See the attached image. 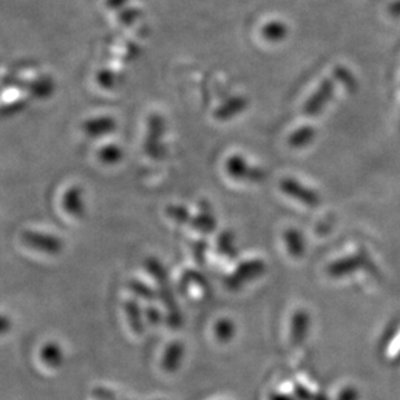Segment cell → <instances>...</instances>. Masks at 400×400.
<instances>
[{"instance_id":"cell-1","label":"cell","mask_w":400,"mask_h":400,"mask_svg":"<svg viewBox=\"0 0 400 400\" xmlns=\"http://www.w3.org/2000/svg\"><path fill=\"white\" fill-rule=\"evenodd\" d=\"M146 267H147L148 272L155 277V280L158 284V288H159L158 294L161 297V301L167 307L166 319L168 325L173 328L179 327L182 324V315L174 299V294L170 286L166 268L156 258H148L146 261Z\"/></svg>"},{"instance_id":"cell-2","label":"cell","mask_w":400,"mask_h":400,"mask_svg":"<svg viewBox=\"0 0 400 400\" xmlns=\"http://www.w3.org/2000/svg\"><path fill=\"white\" fill-rule=\"evenodd\" d=\"M166 132V122L165 119L153 114L148 119L147 137L144 140V150L148 156L153 159H162L166 155L165 146L162 144V139Z\"/></svg>"},{"instance_id":"cell-3","label":"cell","mask_w":400,"mask_h":400,"mask_svg":"<svg viewBox=\"0 0 400 400\" xmlns=\"http://www.w3.org/2000/svg\"><path fill=\"white\" fill-rule=\"evenodd\" d=\"M264 271V264L262 261H245L236 267L234 272L228 275L225 279V288L228 290H238L245 284L252 281L256 276Z\"/></svg>"},{"instance_id":"cell-4","label":"cell","mask_w":400,"mask_h":400,"mask_svg":"<svg viewBox=\"0 0 400 400\" xmlns=\"http://www.w3.org/2000/svg\"><path fill=\"white\" fill-rule=\"evenodd\" d=\"M21 240L31 249L49 255H56L62 250V241L55 234L28 229L22 232Z\"/></svg>"},{"instance_id":"cell-5","label":"cell","mask_w":400,"mask_h":400,"mask_svg":"<svg viewBox=\"0 0 400 400\" xmlns=\"http://www.w3.org/2000/svg\"><path fill=\"white\" fill-rule=\"evenodd\" d=\"M225 173L234 180H249V182H262L266 174L261 168L250 166L244 157L234 155L225 159Z\"/></svg>"},{"instance_id":"cell-6","label":"cell","mask_w":400,"mask_h":400,"mask_svg":"<svg viewBox=\"0 0 400 400\" xmlns=\"http://www.w3.org/2000/svg\"><path fill=\"white\" fill-rule=\"evenodd\" d=\"M333 94H334V82L332 79H325L313 96L307 100L306 105L303 107L304 116L307 117L319 116L324 107L328 104V101L333 98Z\"/></svg>"},{"instance_id":"cell-7","label":"cell","mask_w":400,"mask_h":400,"mask_svg":"<svg viewBox=\"0 0 400 400\" xmlns=\"http://www.w3.org/2000/svg\"><path fill=\"white\" fill-rule=\"evenodd\" d=\"M117 128V121L110 116H98L86 119L82 123L83 132L89 137L98 139L107 137Z\"/></svg>"},{"instance_id":"cell-8","label":"cell","mask_w":400,"mask_h":400,"mask_svg":"<svg viewBox=\"0 0 400 400\" xmlns=\"http://www.w3.org/2000/svg\"><path fill=\"white\" fill-rule=\"evenodd\" d=\"M280 186H281L284 193L293 197L306 205L315 206L319 204V197L313 191L303 186L301 183H298L292 177L283 179V182L280 183Z\"/></svg>"},{"instance_id":"cell-9","label":"cell","mask_w":400,"mask_h":400,"mask_svg":"<svg viewBox=\"0 0 400 400\" xmlns=\"http://www.w3.org/2000/svg\"><path fill=\"white\" fill-rule=\"evenodd\" d=\"M247 107H249V101L245 96H241V95L232 96V98H227L225 103H222L215 109L214 118L220 122H225V121H229L240 116Z\"/></svg>"},{"instance_id":"cell-10","label":"cell","mask_w":400,"mask_h":400,"mask_svg":"<svg viewBox=\"0 0 400 400\" xmlns=\"http://www.w3.org/2000/svg\"><path fill=\"white\" fill-rule=\"evenodd\" d=\"M192 228L202 234H213L216 228V219L211 206L206 201H201L198 214L192 216L191 220Z\"/></svg>"},{"instance_id":"cell-11","label":"cell","mask_w":400,"mask_h":400,"mask_svg":"<svg viewBox=\"0 0 400 400\" xmlns=\"http://www.w3.org/2000/svg\"><path fill=\"white\" fill-rule=\"evenodd\" d=\"M62 207L69 215L74 218H82L86 211L83 191L78 186H73L65 191L62 195Z\"/></svg>"},{"instance_id":"cell-12","label":"cell","mask_w":400,"mask_h":400,"mask_svg":"<svg viewBox=\"0 0 400 400\" xmlns=\"http://www.w3.org/2000/svg\"><path fill=\"white\" fill-rule=\"evenodd\" d=\"M184 354H186V349L182 342L176 341L170 343L164 352L162 361H161L164 371L168 372V373L177 371L182 365Z\"/></svg>"},{"instance_id":"cell-13","label":"cell","mask_w":400,"mask_h":400,"mask_svg":"<svg viewBox=\"0 0 400 400\" xmlns=\"http://www.w3.org/2000/svg\"><path fill=\"white\" fill-rule=\"evenodd\" d=\"M125 313H126L127 320L135 334H141L144 332V311L140 307V304L137 299H130L123 304Z\"/></svg>"},{"instance_id":"cell-14","label":"cell","mask_w":400,"mask_h":400,"mask_svg":"<svg viewBox=\"0 0 400 400\" xmlns=\"http://www.w3.org/2000/svg\"><path fill=\"white\" fill-rule=\"evenodd\" d=\"M40 359L49 368H59L64 361V352L59 343L49 342L40 350Z\"/></svg>"},{"instance_id":"cell-15","label":"cell","mask_w":400,"mask_h":400,"mask_svg":"<svg viewBox=\"0 0 400 400\" xmlns=\"http://www.w3.org/2000/svg\"><path fill=\"white\" fill-rule=\"evenodd\" d=\"M288 26L281 21H271L267 22L262 28V37L267 42L271 43H279L288 37Z\"/></svg>"},{"instance_id":"cell-16","label":"cell","mask_w":400,"mask_h":400,"mask_svg":"<svg viewBox=\"0 0 400 400\" xmlns=\"http://www.w3.org/2000/svg\"><path fill=\"white\" fill-rule=\"evenodd\" d=\"M316 135L315 128L311 126H302L297 128L293 134L289 137V146L294 149H301L307 147L310 143H313Z\"/></svg>"},{"instance_id":"cell-17","label":"cell","mask_w":400,"mask_h":400,"mask_svg":"<svg viewBox=\"0 0 400 400\" xmlns=\"http://www.w3.org/2000/svg\"><path fill=\"white\" fill-rule=\"evenodd\" d=\"M98 158L103 165L107 166L117 165L123 158V149L117 144H107L98 149Z\"/></svg>"},{"instance_id":"cell-18","label":"cell","mask_w":400,"mask_h":400,"mask_svg":"<svg viewBox=\"0 0 400 400\" xmlns=\"http://www.w3.org/2000/svg\"><path fill=\"white\" fill-rule=\"evenodd\" d=\"M216 250L218 253L225 255L229 259L237 256V249L234 246V234L232 231H223L216 238Z\"/></svg>"},{"instance_id":"cell-19","label":"cell","mask_w":400,"mask_h":400,"mask_svg":"<svg viewBox=\"0 0 400 400\" xmlns=\"http://www.w3.org/2000/svg\"><path fill=\"white\" fill-rule=\"evenodd\" d=\"M30 94L37 98H47L55 91V83L49 77H40L30 82Z\"/></svg>"},{"instance_id":"cell-20","label":"cell","mask_w":400,"mask_h":400,"mask_svg":"<svg viewBox=\"0 0 400 400\" xmlns=\"http://www.w3.org/2000/svg\"><path fill=\"white\" fill-rule=\"evenodd\" d=\"M214 334L218 341L227 343L234 338L236 334V325L231 319H227V318L219 319L215 322Z\"/></svg>"},{"instance_id":"cell-21","label":"cell","mask_w":400,"mask_h":400,"mask_svg":"<svg viewBox=\"0 0 400 400\" xmlns=\"http://www.w3.org/2000/svg\"><path fill=\"white\" fill-rule=\"evenodd\" d=\"M191 284H197L198 286L204 288L205 290L209 289V284L206 283L205 277L202 275L197 272V271H193V270H186L179 281L180 293L186 294L188 292V288L191 286Z\"/></svg>"},{"instance_id":"cell-22","label":"cell","mask_w":400,"mask_h":400,"mask_svg":"<svg viewBox=\"0 0 400 400\" xmlns=\"http://www.w3.org/2000/svg\"><path fill=\"white\" fill-rule=\"evenodd\" d=\"M166 215L177 225H186V223L191 225L192 220V215L189 213V210L183 205L167 206Z\"/></svg>"},{"instance_id":"cell-23","label":"cell","mask_w":400,"mask_h":400,"mask_svg":"<svg viewBox=\"0 0 400 400\" xmlns=\"http://www.w3.org/2000/svg\"><path fill=\"white\" fill-rule=\"evenodd\" d=\"M128 289L131 293L135 294L139 298H143L147 301H153L156 298V292L149 285L139 280H131L128 283Z\"/></svg>"},{"instance_id":"cell-24","label":"cell","mask_w":400,"mask_h":400,"mask_svg":"<svg viewBox=\"0 0 400 400\" xmlns=\"http://www.w3.org/2000/svg\"><path fill=\"white\" fill-rule=\"evenodd\" d=\"M96 80H98L100 87L112 89V88L116 87V85H117V74L110 69H101V70H98Z\"/></svg>"},{"instance_id":"cell-25","label":"cell","mask_w":400,"mask_h":400,"mask_svg":"<svg viewBox=\"0 0 400 400\" xmlns=\"http://www.w3.org/2000/svg\"><path fill=\"white\" fill-rule=\"evenodd\" d=\"M207 249H209V245L204 240H198L192 244V253H193L195 263L200 266L205 263Z\"/></svg>"},{"instance_id":"cell-26","label":"cell","mask_w":400,"mask_h":400,"mask_svg":"<svg viewBox=\"0 0 400 400\" xmlns=\"http://www.w3.org/2000/svg\"><path fill=\"white\" fill-rule=\"evenodd\" d=\"M144 316L147 319V322L152 327H158L161 322H164V315L157 308L156 306H148L144 310Z\"/></svg>"},{"instance_id":"cell-27","label":"cell","mask_w":400,"mask_h":400,"mask_svg":"<svg viewBox=\"0 0 400 400\" xmlns=\"http://www.w3.org/2000/svg\"><path fill=\"white\" fill-rule=\"evenodd\" d=\"M141 15L140 10H137V8H131V10H123L119 15H118V22L123 26H131L135 21L137 20V17Z\"/></svg>"},{"instance_id":"cell-28","label":"cell","mask_w":400,"mask_h":400,"mask_svg":"<svg viewBox=\"0 0 400 400\" xmlns=\"http://www.w3.org/2000/svg\"><path fill=\"white\" fill-rule=\"evenodd\" d=\"M336 76L341 79L346 87L351 89L352 86H355V79H354L351 73L349 70H346L345 68H338L336 70Z\"/></svg>"},{"instance_id":"cell-29","label":"cell","mask_w":400,"mask_h":400,"mask_svg":"<svg viewBox=\"0 0 400 400\" xmlns=\"http://www.w3.org/2000/svg\"><path fill=\"white\" fill-rule=\"evenodd\" d=\"M389 13H390V16H392V17H400V0L390 4Z\"/></svg>"},{"instance_id":"cell-30","label":"cell","mask_w":400,"mask_h":400,"mask_svg":"<svg viewBox=\"0 0 400 400\" xmlns=\"http://www.w3.org/2000/svg\"><path fill=\"white\" fill-rule=\"evenodd\" d=\"M8 324H10V320H8L6 316H3V319H1V331H3V332H7Z\"/></svg>"}]
</instances>
